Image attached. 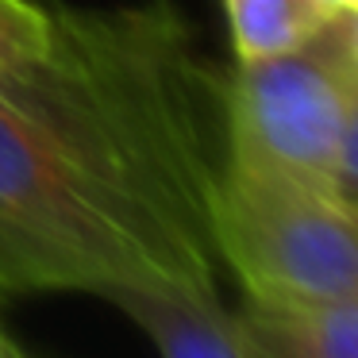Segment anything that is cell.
Listing matches in <instances>:
<instances>
[{"instance_id": "cell-7", "label": "cell", "mask_w": 358, "mask_h": 358, "mask_svg": "<svg viewBox=\"0 0 358 358\" xmlns=\"http://www.w3.org/2000/svg\"><path fill=\"white\" fill-rule=\"evenodd\" d=\"M55 39L50 0H0V66L43 55Z\"/></svg>"}, {"instance_id": "cell-10", "label": "cell", "mask_w": 358, "mask_h": 358, "mask_svg": "<svg viewBox=\"0 0 358 358\" xmlns=\"http://www.w3.org/2000/svg\"><path fill=\"white\" fill-rule=\"evenodd\" d=\"M327 16H355L358 12V0H316Z\"/></svg>"}, {"instance_id": "cell-4", "label": "cell", "mask_w": 358, "mask_h": 358, "mask_svg": "<svg viewBox=\"0 0 358 358\" xmlns=\"http://www.w3.org/2000/svg\"><path fill=\"white\" fill-rule=\"evenodd\" d=\"M104 301L147 335L158 358H247L239 320L220 304V293L116 289Z\"/></svg>"}, {"instance_id": "cell-2", "label": "cell", "mask_w": 358, "mask_h": 358, "mask_svg": "<svg viewBox=\"0 0 358 358\" xmlns=\"http://www.w3.org/2000/svg\"><path fill=\"white\" fill-rule=\"evenodd\" d=\"M212 250L247 304H324L358 293V204L320 185L224 162Z\"/></svg>"}, {"instance_id": "cell-11", "label": "cell", "mask_w": 358, "mask_h": 358, "mask_svg": "<svg viewBox=\"0 0 358 358\" xmlns=\"http://www.w3.org/2000/svg\"><path fill=\"white\" fill-rule=\"evenodd\" d=\"M347 20V39H350V50H355V58H358V12L355 16H343Z\"/></svg>"}, {"instance_id": "cell-1", "label": "cell", "mask_w": 358, "mask_h": 358, "mask_svg": "<svg viewBox=\"0 0 358 358\" xmlns=\"http://www.w3.org/2000/svg\"><path fill=\"white\" fill-rule=\"evenodd\" d=\"M224 73L173 0L55 4L43 55L0 66V308L39 293H216Z\"/></svg>"}, {"instance_id": "cell-9", "label": "cell", "mask_w": 358, "mask_h": 358, "mask_svg": "<svg viewBox=\"0 0 358 358\" xmlns=\"http://www.w3.org/2000/svg\"><path fill=\"white\" fill-rule=\"evenodd\" d=\"M0 358H31V350L20 347V343L4 331V324H0Z\"/></svg>"}, {"instance_id": "cell-8", "label": "cell", "mask_w": 358, "mask_h": 358, "mask_svg": "<svg viewBox=\"0 0 358 358\" xmlns=\"http://www.w3.org/2000/svg\"><path fill=\"white\" fill-rule=\"evenodd\" d=\"M335 193L343 201L358 204V104L347 120V131L339 143V158H335Z\"/></svg>"}, {"instance_id": "cell-3", "label": "cell", "mask_w": 358, "mask_h": 358, "mask_svg": "<svg viewBox=\"0 0 358 358\" xmlns=\"http://www.w3.org/2000/svg\"><path fill=\"white\" fill-rule=\"evenodd\" d=\"M358 104L347 20L293 50L224 73V162L335 193V158Z\"/></svg>"}, {"instance_id": "cell-6", "label": "cell", "mask_w": 358, "mask_h": 358, "mask_svg": "<svg viewBox=\"0 0 358 358\" xmlns=\"http://www.w3.org/2000/svg\"><path fill=\"white\" fill-rule=\"evenodd\" d=\"M231 27L235 62H255L281 50H293L324 31L331 20L316 0H224Z\"/></svg>"}, {"instance_id": "cell-12", "label": "cell", "mask_w": 358, "mask_h": 358, "mask_svg": "<svg viewBox=\"0 0 358 358\" xmlns=\"http://www.w3.org/2000/svg\"><path fill=\"white\" fill-rule=\"evenodd\" d=\"M31 358H39V355H31Z\"/></svg>"}, {"instance_id": "cell-5", "label": "cell", "mask_w": 358, "mask_h": 358, "mask_svg": "<svg viewBox=\"0 0 358 358\" xmlns=\"http://www.w3.org/2000/svg\"><path fill=\"white\" fill-rule=\"evenodd\" d=\"M247 358H358V293L324 304H243Z\"/></svg>"}]
</instances>
